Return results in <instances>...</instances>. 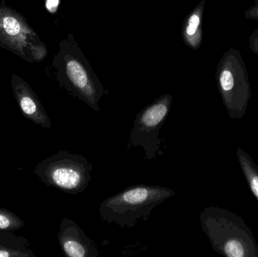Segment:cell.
Returning <instances> with one entry per match:
<instances>
[{"mask_svg": "<svg viewBox=\"0 0 258 257\" xmlns=\"http://www.w3.org/2000/svg\"><path fill=\"white\" fill-rule=\"evenodd\" d=\"M248 47L251 52L258 55V26L253 30L252 33L249 36Z\"/></svg>", "mask_w": 258, "mask_h": 257, "instance_id": "obj_14", "label": "cell"}, {"mask_svg": "<svg viewBox=\"0 0 258 257\" xmlns=\"http://www.w3.org/2000/svg\"><path fill=\"white\" fill-rule=\"evenodd\" d=\"M12 92L23 116L33 123L50 129L51 120L44 109L39 97L31 86L15 73L11 78Z\"/></svg>", "mask_w": 258, "mask_h": 257, "instance_id": "obj_9", "label": "cell"}, {"mask_svg": "<svg viewBox=\"0 0 258 257\" xmlns=\"http://www.w3.org/2000/svg\"><path fill=\"white\" fill-rule=\"evenodd\" d=\"M172 99L168 94L162 95L146 106L135 118L127 147L141 146L148 161L163 154L159 133L171 110Z\"/></svg>", "mask_w": 258, "mask_h": 257, "instance_id": "obj_7", "label": "cell"}, {"mask_svg": "<svg viewBox=\"0 0 258 257\" xmlns=\"http://www.w3.org/2000/svg\"><path fill=\"white\" fill-rule=\"evenodd\" d=\"M26 226L24 220L6 208H0V231L14 232Z\"/></svg>", "mask_w": 258, "mask_h": 257, "instance_id": "obj_13", "label": "cell"}, {"mask_svg": "<svg viewBox=\"0 0 258 257\" xmlns=\"http://www.w3.org/2000/svg\"><path fill=\"white\" fill-rule=\"evenodd\" d=\"M245 18L248 20L258 21V0H254V4L245 11Z\"/></svg>", "mask_w": 258, "mask_h": 257, "instance_id": "obj_15", "label": "cell"}, {"mask_svg": "<svg viewBox=\"0 0 258 257\" xmlns=\"http://www.w3.org/2000/svg\"><path fill=\"white\" fill-rule=\"evenodd\" d=\"M92 170L93 164L83 155L60 150L40 161L34 174L48 187L77 195L89 187Z\"/></svg>", "mask_w": 258, "mask_h": 257, "instance_id": "obj_5", "label": "cell"}, {"mask_svg": "<svg viewBox=\"0 0 258 257\" xmlns=\"http://www.w3.org/2000/svg\"><path fill=\"white\" fill-rule=\"evenodd\" d=\"M200 218L202 229L216 253L227 257H258L253 232L237 214L208 207L200 213Z\"/></svg>", "mask_w": 258, "mask_h": 257, "instance_id": "obj_2", "label": "cell"}, {"mask_svg": "<svg viewBox=\"0 0 258 257\" xmlns=\"http://www.w3.org/2000/svg\"><path fill=\"white\" fill-rule=\"evenodd\" d=\"M236 155L250 190L258 202V166L249 154L241 148L236 150Z\"/></svg>", "mask_w": 258, "mask_h": 257, "instance_id": "obj_12", "label": "cell"}, {"mask_svg": "<svg viewBox=\"0 0 258 257\" xmlns=\"http://www.w3.org/2000/svg\"><path fill=\"white\" fill-rule=\"evenodd\" d=\"M217 85L230 119H242L251 97V85L242 53L231 48L224 52L217 66Z\"/></svg>", "mask_w": 258, "mask_h": 257, "instance_id": "obj_4", "label": "cell"}, {"mask_svg": "<svg viewBox=\"0 0 258 257\" xmlns=\"http://www.w3.org/2000/svg\"><path fill=\"white\" fill-rule=\"evenodd\" d=\"M206 0H202L185 18L182 38L188 48L198 50L203 42V22Z\"/></svg>", "mask_w": 258, "mask_h": 257, "instance_id": "obj_10", "label": "cell"}, {"mask_svg": "<svg viewBox=\"0 0 258 257\" xmlns=\"http://www.w3.org/2000/svg\"><path fill=\"white\" fill-rule=\"evenodd\" d=\"M0 48L29 63H39L48 55V48L27 18L5 0L0 2Z\"/></svg>", "mask_w": 258, "mask_h": 257, "instance_id": "obj_6", "label": "cell"}, {"mask_svg": "<svg viewBox=\"0 0 258 257\" xmlns=\"http://www.w3.org/2000/svg\"><path fill=\"white\" fill-rule=\"evenodd\" d=\"M0 231V257H36L27 238Z\"/></svg>", "mask_w": 258, "mask_h": 257, "instance_id": "obj_11", "label": "cell"}, {"mask_svg": "<svg viewBox=\"0 0 258 257\" xmlns=\"http://www.w3.org/2000/svg\"><path fill=\"white\" fill-rule=\"evenodd\" d=\"M175 194L174 190L160 186H131L103 201L100 216L107 223L133 228L139 221H147L155 208Z\"/></svg>", "mask_w": 258, "mask_h": 257, "instance_id": "obj_3", "label": "cell"}, {"mask_svg": "<svg viewBox=\"0 0 258 257\" xmlns=\"http://www.w3.org/2000/svg\"><path fill=\"white\" fill-rule=\"evenodd\" d=\"M57 240L62 251L68 257H98L96 244L74 220L63 217L60 223Z\"/></svg>", "mask_w": 258, "mask_h": 257, "instance_id": "obj_8", "label": "cell"}, {"mask_svg": "<svg viewBox=\"0 0 258 257\" xmlns=\"http://www.w3.org/2000/svg\"><path fill=\"white\" fill-rule=\"evenodd\" d=\"M52 65L56 79L69 93L92 110L99 111V103L105 95V89L72 34H68L59 44Z\"/></svg>", "mask_w": 258, "mask_h": 257, "instance_id": "obj_1", "label": "cell"}]
</instances>
